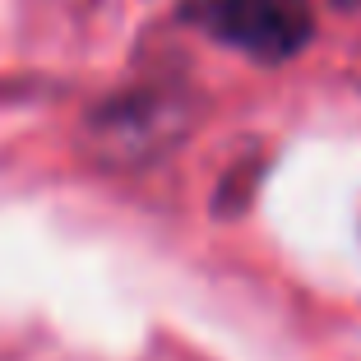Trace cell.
Here are the masks:
<instances>
[{
	"label": "cell",
	"instance_id": "cell-1",
	"mask_svg": "<svg viewBox=\"0 0 361 361\" xmlns=\"http://www.w3.org/2000/svg\"><path fill=\"white\" fill-rule=\"evenodd\" d=\"M185 19L259 65L292 61L315 37V14L306 0H195Z\"/></svg>",
	"mask_w": 361,
	"mask_h": 361
},
{
	"label": "cell",
	"instance_id": "cell-2",
	"mask_svg": "<svg viewBox=\"0 0 361 361\" xmlns=\"http://www.w3.org/2000/svg\"><path fill=\"white\" fill-rule=\"evenodd\" d=\"M338 10H361V0H334Z\"/></svg>",
	"mask_w": 361,
	"mask_h": 361
}]
</instances>
